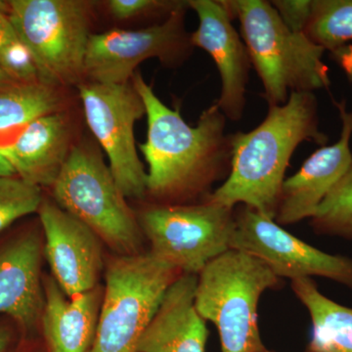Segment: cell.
<instances>
[{
	"label": "cell",
	"instance_id": "1",
	"mask_svg": "<svg viewBox=\"0 0 352 352\" xmlns=\"http://www.w3.org/2000/svg\"><path fill=\"white\" fill-rule=\"evenodd\" d=\"M132 85L144 103L148 120L146 142L139 146L148 164L147 193L159 204L210 195L215 182L227 178L231 168V134L226 118L215 104L201 113L196 126L160 100L140 74Z\"/></svg>",
	"mask_w": 352,
	"mask_h": 352
},
{
	"label": "cell",
	"instance_id": "2",
	"mask_svg": "<svg viewBox=\"0 0 352 352\" xmlns=\"http://www.w3.org/2000/svg\"><path fill=\"white\" fill-rule=\"evenodd\" d=\"M305 141L325 146L328 136L319 129L314 92H293L284 105L268 108L258 127L231 134L230 173L208 198L228 208L247 206L274 219L289 161Z\"/></svg>",
	"mask_w": 352,
	"mask_h": 352
},
{
	"label": "cell",
	"instance_id": "3",
	"mask_svg": "<svg viewBox=\"0 0 352 352\" xmlns=\"http://www.w3.org/2000/svg\"><path fill=\"white\" fill-rule=\"evenodd\" d=\"M240 24L241 38L271 106L284 105L293 92H314L330 87L325 50L302 32L291 31L270 1H222Z\"/></svg>",
	"mask_w": 352,
	"mask_h": 352
},
{
	"label": "cell",
	"instance_id": "4",
	"mask_svg": "<svg viewBox=\"0 0 352 352\" xmlns=\"http://www.w3.org/2000/svg\"><path fill=\"white\" fill-rule=\"evenodd\" d=\"M281 279L263 261L230 249L212 259L198 274L195 307L217 329L222 352H261L258 307L267 289Z\"/></svg>",
	"mask_w": 352,
	"mask_h": 352
},
{
	"label": "cell",
	"instance_id": "5",
	"mask_svg": "<svg viewBox=\"0 0 352 352\" xmlns=\"http://www.w3.org/2000/svg\"><path fill=\"white\" fill-rule=\"evenodd\" d=\"M182 274L150 252L111 258L89 352H138L166 291Z\"/></svg>",
	"mask_w": 352,
	"mask_h": 352
},
{
	"label": "cell",
	"instance_id": "6",
	"mask_svg": "<svg viewBox=\"0 0 352 352\" xmlns=\"http://www.w3.org/2000/svg\"><path fill=\"white\" fill-rule=\"evenodd\" d=\"M54 201L85 224L118 256L140 254L144 235L110 168L87 145L72 148L52 186Z\"/></svg>",
	"mask_w": 352,
	"mask_h": 352
},
{
	"label": "cell",
	"instance_id": "7",
	"mask_svg": "<svg viewBox=\"0 0 352 352\" xmlns=\"http://www.w3.org/2000/svg\"><path fill=\"white\" fill-rule=\"evenodd\" d=\"M6 12L31 52L39 82L51 87L80 82L91 22L85 0H11Z\"/></svg>",
	"mask_w": 352,
	"mask_h": 352
},
{
	"label": "cell",
	"instance_id": "8",
	"mask_svg": "<svg viewBox=\"0 0 352 352\" xmlns=\"http://www.w3.org/2000/svg\"><path fill=\"white\" fill-rule=\"evenodd\" d=\"M153 256L182 274L198 275L231 249L235 208L206 199L199 203L155 204L138 215Z\"/></svg>",
	"mask_w": 352,
	"mask_h": 352
},
{
	"label": "cell",
	"instance_id": "9",
	"mask_svg": "<svg viewBox=\"0 0 352 352\" xmlns=\"http://www.w3.org/2000/svg\"><path fill=\"white\" fill-rule=\"evenodd\" d=\"M90 131L109 157V168L126 198L147 194V173L139 159L134 126L146 115L144 103L132 83L78 85Z\"/></svg>",
	"mask_w": 352,
	"mask_h": 352
},
{
	"label": "cell",
	"instance_id": "10",
	"mask_svg": "<svg viewBox=\"0 0 352 352\" xmlns=\"http://www.w3.org/2000/svg\"><path fill=\"white\" fill-rule=\"evenodd\" d=\"M230 248L263 261L280 279L325 277L352 288V259L333 256L287 232L274 219L254 208H235Z\"/></svg>",
	"mask_w": 352,
	"mask_h": 352
},
{
	"label": "cell",
	"instance_id": "11",
	"mask_svg": "<svg viewBox=\"0 0 352 352\" xmlns=\"http://www.w3.org/2000/svg\"><path fill=\"white\" fill-rule=\"evenodd\" d=\"M187 1L160 24L139 30H112L91 34L85 58V76L92 82L124 85L139 64L151 58L164 63L182 61L192 43L184 30Z\"/></svg>",
	"mask_w": 352,
	"mask_h": 352
},
{
	"label": "cell",
	"instance_id": "12",
	"mask_svg": "<svg viewBox=\"0 0 352 352\" xmlns=\"http://www.w3.org/2000/svg\"><path fill=\"white\" fill-rule=\"evenodd\" d=\"M38 212L43 256L65 295L75 298L99 286L103 256L98 236L55 201L43 200Z\"/></svg>",
	"mask_w": 352,
	"mask_h": 352
},
{
	"label": "cell",
	"instance_id": "13",
	"mask_svg": "<svg viewBox=\"0 0 352 352\" xmlns=\"http://www.w3.org/2000/svg\"><path fill=\"white\" fill-rule=\"evenodd\" d=\"M187 4L199 18L198 29L190 36L192 45L208 52L219 69L221 92L214 104L226 120L239 122L252 65L244 41L222 1L188 0Z\"/></svg>",
	"mask_w": 352,
	"mask_h": 352
},
{
	"label": "cell",
	"instance_id": "14",
	"mask_svg": "<svg viewBox=\"0 0 352 352\" xmlns=\"http://www.w3.org/2000/svg\"><path fill=\"white\" fill-rule=\"evenodd\" d=\"M335 104L342 120L340 139L332 145L322 146L298 173L284 180L274 219L279 226L311 219L329 192L351 168L352 111H347L344 100Z\"/></svg>",
	"mask_w": 352,
	"mask_h": 352
},
{
	"label": "cell",
	"instance_id": "15",
	"mask_svg": "<svg viewBox=\"0 0 352 352\" xmlns=\"http://www.w3.org/2000/svg\"><path fill=\"white\" fill-rule=\"evenodd\" d=\"M43 237L34 231L0 248V314L8 315L25 330L38 325L43 314Z\"/></svg>",
	"mask_w": 352,
	"mask_h": 352
},
{
	"label": "cell",
	"instance_id": "16",
	"mask_svg": "<svg viewBox=\"0 0 352 352\" xmlns=\"http://www.w3.org/2000/svg\"><path fill=\"white\" fill-rule=\"evenodd\" d=\"M197 281L198 275L182 274L170 285L138 352H206L208 331L195 307Z\"/></svg>",
	"mask_w": 352,
	"mask_h": 352
},
{
	"label": "cell",
	"instance_id": "17",
	"mask_svg": "<svg viewBox=\"0 0 352 352\" xmlns=\"http://www.w3.org/2000/svg\"><path fill=\"white\" fill-rule=\"evenodd\" d=\"M69 152V126L64 113L38 118L13 143L0 147L16 175L36 186L52 187Z\"/></svg>",
	"mask_w": 352,
	"mask_h": 352
},
{
	"label": "cell",
	"instance_id": "18",
	"mask_svg": "<svg viewBox=\"0 0 352 352\" xmlns=\"http://www.w3.org/2000/svg\"><path fill=\"white\" fill-rule=\"evenodd\" d=\"M41 324L47 352H89L96 332L104 286L68 298L52 277L43 280Z\"/></svg>",
	"mask_w": 352,
	"mask_h": 352
},
{
	"label": "cell",
	"instance_id": "19",
	"mask_svg": "<svg viewBox=\"0 0 352 352\" xmlns=\"http://www.w3.org/2000/svg\"><path fill=\"white\" fill-rule=\"evenodd\" d=\"M291 287L311 318L305 352H352V308L324 296L312 278L294 280Z\"/></svg>",
	"mask_w": 352,
	"mask_h": 352
},
{
	"label": "cell",
	"instance_id": "20",
	"mask_svg": "<svg viewBox=\"0 0 352 352\" xmlns=\"http://www.w3.org/2000/svg\"><path fill=\"white\" fill-rule=\"evenodd\" d=\"M59 105L54 87L41 82L0 88V131L25 127L38 118L58 112Z\"/></svg>",
	"mask_w": 352,
	"mask_h": 352
},
{
	"label": "cell",
	"instance_id": "21",
	"mask_svg": "<svg viewBox=\"0 0 352 352\" xmlns=\"http://www.w3.org/2000/svg\"><path fill=\"white\" fill-rule=\"evenodd\" d=\"M305 34L325 51L352 41V0H314Z\"/></svg>",
	"mask_w": 352,
	"mask_h": 352
},
{
	"label": "cell",
	"instance_id": "22",
	"mask_svg": "<svg viewBox=\"0 0 352 352\" xmlns=\"http://www.w3.org/2000/svg\"><path fill=\"white\" fill-rule=\"evenodd\" d=\"M310 219L316 233L352 239V164Z\"/></svg>",
	"mask_w": 352,
	"mask_h": 352
},
{
	"label": "cell",
	"instance_id": "23",
	"mask_svg": "<svg viewBox=\"0 0 352 352\" xmlns=\"http://www.w3.org/2000/svg\"><path fill=\"white\" fill-rule=\"evenodd\" d=\"M41 188L14 176H0V233L16 220L38 212L43 203Z\"/></svg>",
	"mask_w": 352,
	"mask_h": 352
},
{
	"label": "cell",
	"instance_id": "24",
	"mask_svg": "<svg viewBox=\"0 0 352 352\" xmlns=\"http://www.w3.org/2000/svg\"><path fill=\"white\" fill-rule=\"evenodd\" d=\"M184 1H164V0H111L108 2L109 12L115 19L129 20L151 13L170 15Z\"/></svg>",
	"mask_w": 352,
	"mask_h": 352
},
{
	"label": "cell",
	"instance_id": "25",
	"mask_svg": "<svg viewBox=\"0 0 352 352\" xmlns=\"http://www.w3.org/2000/svg\"><path fill=\"white\" fill-rule=\"evenodd\" d=\"M270 2L291 31L305 34L311 13L312 0H273Z\"/></svg>",
	"mask_w": 352,
	"mask_h": 352
},
{
	"label": "cell",
	"instance_id": "26",
	"mask_svg": "<svg viewBox=\"0 0 352 352\" xmlns=\"http://www.w3.org/2000/svg\"><path fill=\"white\" fill-rule=\"evenodd\" d=\"M12 23L6 12V4L0 3V54L11 44L19 41Z\"/></svg>",
	"mask_w": 352,
	"mask_h": 352
},
{
	"label": "cell",
	"instance_id": "27",
	"mask_svg": "<svg viewBox=\"0 0 352 352\" xmlns=\"http://www.w3.org/2000/svg\"><path fill=\"white\" fill-rule=\"evenodd\" d=\"M332 59L344 69L352 82V43L331 52Z\"/></svg>",
	"mask_w": 352,
	"mask_h": 352
},
{
	"label": "cell",
	"instance_id": "28",
	"mask_svg": "<svg viewBox=\"0 0 352 352\" xmlns=\"http://www.w3.org/2000/svg\"><path fill=\"white\" fill-rule=\"evenodd\" d=\"M13 344V333L10 329L0 325V352H9Z\"/></svg>",
	"mask_w": 352,
	"mask_h": 352
},
{
	"label": "cell",
	"instance_id": "29",
	"mask_svg": "<svg viewBox=\"0 0 352 352\" xmlns=\"http://www.w3.org/2000/svg\"><path fill=\"white\" fill-rule=\"evenodd\" d=\"M16 175L10 163L7 161L6 157L0 153V176H14Z\"/></svg>",
	"mask_w": 352,
	"mask_h": 352
},
{
	"label": "cell",
	"instance_id": "30",
	"mask_svg": "<svg viewBox=\"0 0 352 352\" xmlns=\"http://www.w3.org/2000/svg\"><path fill=\"white\" fill-rule=\"evenodd\" d=\"M16 83L18 82H15L11 76L7 75L3 69L0 68V88L11 87V85H16Z\"/></svg>",
	"mask_w": 352,
	"mask_h": 352
},
{
	"label": "cell",
	"instance_id": "31",
	"mask_svg": "<svg viewBox=\"0 0 352 352\" xmlns=\"http://www.w3.org/2000/svg\"><path fill=\"white\" fill-rule=\"evenodd\" d=\"M34 352H47V349H46L45 346H44L43 340L41 342V344H39L38 349H36V351H34Z\"/></svg>",
	"mask_w": 352,
	"mask_h": 352
},
{
	"label": "cell",
	"instance_id": "32",
	"mask_svg": "<svg viewBox=\"0 0 352 352\" xmlns=\"http://www.w3.org/2000/svg\"><path fill=\"white\" fill-rule=\"evenodd\" d=\"M261 352H274V351H270V349H264L263 351Z\"/></svg>",
	"mask_w": 352,
	"mask_h": 352
}]
</instances>
